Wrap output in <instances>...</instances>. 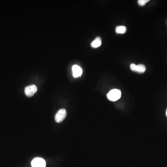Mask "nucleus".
<instances>
[{
  "mask_svg": "<svg viewBox=\"0 0 167 167\" xmlns=\"http://www.w3.org/2000/svg\"><path fill=\"white\" fill-rule=\"evenodd\" d=\"M121 92L118 89H113L107 94L108 99L112 101H116L121 97Z\"/></svg>",
  "mask_w": 167,
  "mask_h": 167,
  "instance_id": "nucleus-1",
  "label": "nucleus"
},
{
  "mask_svg": "<svg viewBox=\"0 0 167 167\" xmlns=\"http://www.w3.org/2000/svg\"><path fill=\"white\" fill-rule=\"evenodd\" d=\"M32 167H46V162L43 158H36L32 161Z\"/></svg>",
  "mask_w": 167,
  "mask_h": 167,
  "instance_id": "nucleus-2",
  "label": "nucleus"
},
{
  "mask_svg": "<svg viewBox=\"0 0 167 167\" xmlns=\"http://www.w3.org/2000/svg\"><path fill=\"white\" fill-rule=\"evenodd\" d=\"M66 115L67 112L66 110L64 109H60V110L58 111L55 115V121L57 123H60V122H62L66 118Z\"/></svg>",
  "mask_w": 167,
  "mask_h": 167,
  "instance_id": "nucleus-3",
  "label": "nucleus"
},
{
  "mask_svg": "<svg viewBox=\"0 0 167 167\" xmlns=\"http://www.w3.org/2000/svg\"><path fill=\"white\" fill-rule=\"evenodd\" d=\"M37 91V87L35 85H30L25 88V93L29 97H31L35 94Z\"/></svg>",
  "mask_w": 167,
  "mask_h": 167,
  "instance_id": "nucleus-4",
  "label": "nucleus"
},
{
  "mask_svg": "<svg viewBox=\"0 0 167 167\" xmlns=\"http://www.w3.org/2000/svg\"><path fill=\"white\" fill-rule=\"evenodd\" d=\"M130 68L132 71L138 73H144L146 71L145 66L142 64L136 65L134 64H131L130 65Z\"/></svg>",
  "mask_w": 167,
  "mask_h": 167,
  "instance_id": "nucleus-5",
  "label": "nucleus"
},
{
  "mask_svg": "<svg viewBox=\"0 0 167 167\" xmlns=\"http://www.w3.org/2000/svg\"><path fill=\"white\" fill-rule=\"evenodd\" d=\"M73 76L74 78H78L82 74V69L80 67L77 65H75L72 67Z\"/></svg>",
  "mask_w": 167,
  "mask_h": 167,
  "instance_id": "nucleus-6",
  "label": "nucleus"
},
{
  "mask_svg": "<svg viewBox=\"0 0 167 167\" xmlns=\"http://www.w3.org/2000/svg\"><path fill=\"white\" fill-rule=\"evenodd\" d=\"M102 40L101 38L97 37L91 43V46L93 48H97L101 45Z\"/></svg>",
  "mask_w": 167,
  "mask_h": 167,
  "instance_id": "nucleus-7",
  "label": "nucleus"
},
{
  "mask_svg": "<svg viewBox=\"0 0 167 167\" xmlns=\"http://www.w3.org/2000/svg\"><path fill=\"white\" fill-rule=\"evenodd\" d=\"M126 30H127V29L124 26H118L116 29V31L117 33L122 34V33H124L126 32Z\"/></svg>",
  "mask_w": 167,
  "mask_h": 167,
  "instance_id": "nucleus-8",
  "label": "nucleus"
},
{
  "mask_svg": "<svg viewBox=\"0 0 167 167\" xmlns=\"http://www.w3.org/2000/svg\"><path fill=\"white\" fill-rule=\"evenodd\" d=\"M149 1V0H139L138 1V4L140 6H144Z\"/></svg>",
  "mask_w": 167,
  "mask_h": 167,
  "instance_id": "nucleus-9",
  "label": "nucleus"
},
{
  "mask_svg": "<svg viewBox=\"0 0 167 167\" xmlns=\"http://www.w3.org/2000/svg\"><path fill=\"white\" fill-rule=\"evenodd\" d=\"M166 116H167V111H166Z\"/></svg>",
  "mask_w": 167,
  "mask_h": 167,
  "instance_id": "nucleus-10",
  "label": "nucleus"
}]
</instances>
